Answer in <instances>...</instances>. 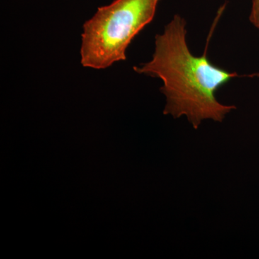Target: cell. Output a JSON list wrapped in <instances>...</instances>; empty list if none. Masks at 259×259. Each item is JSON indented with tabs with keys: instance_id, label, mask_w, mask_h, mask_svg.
I'll return each mask as SVG.
<instances>
[{
	"instance_id": "2",
	"label": "cell",
	"mask_w": 259,
	"mask_h": 259,
	"mask_svg": "<svg viewBox=\"0 0 259 259\" xmlns=\"http://www.w3.org/2000/svg\"><path fill=\"white\" fill-rule=\"evenodd\" d=\"M160 0H115L100 7L83 25L81 64L105 69L126 60L135 37L154 18Z\"/></svg>"
},
{
	"instance_id": "3",
	"label": "cell",
	"mask_w": 259,
	"mask_h": 259,
	"mask_svg": "<svg viewBox=\"0 0 259 259\" xmlns=\"http://www.w3.org/2000/svg\"><path fill=\"white\" fill-rule=\"evenodd\" d=\"M249 20L250 23L259 30V0H252Z\"/></svg>"
},
{
	"instance_id": "1",
	"label": "cell",
	"mask_w": 259,
	"mask_h": 259,
	"mask_svg": "<svg viewBox=\"0 0 259 259\" xmlns=\"http://www.w3.org/2000/svg\"><path fill=\"white\" fill-rule=\"evenodd\" d=\"M186 25L185 19L175 15L163 33L156 35L152 59L134 69L163 81L160 91L166 97L164 115L177 119L184 116L197 129L204 120L222 122L236 110L234 105L221 103L215 94L241 76L213 64L206 51L202 56L193 55L186 40Z\"/></svg>"
}]
</instances>
